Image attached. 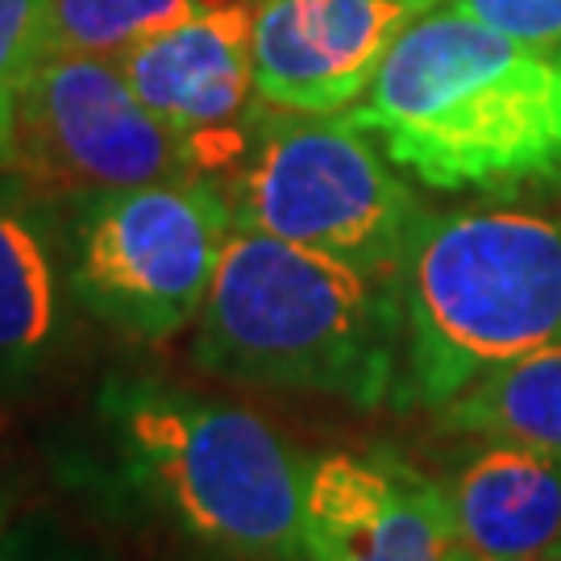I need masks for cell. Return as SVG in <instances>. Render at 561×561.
Listing matches in <instances>:
<instances>
[{
	"instance_id": "cell-1",
	"label": "cell",
	"mask_w": 561,
	"mask_h": 561,
	"mask_svg": "<svg viewBox=\"0 0 561 561\" xmlns=\"http://www.w3.org/2000/svg\"><path fill=\"white\" fill-rule=\"evenodd\" d=\"M341 117L437 192L561 187V46H533L437 4L403 30Z\"/></svg>"
},
{
	"instance_id": "cell-2",
	"label": "cell",
	"mask_w": 561,
	"mask_h": 561,
	"mask_svg": "<svg viewBox=\"0 0 561 561\" xmlns=\"http://www.w3.org/2000/svg\"><path fill=\"white\" fill-rule=\"evenodd\" d=\"M192 354L204 370L245 387L333 396L362 412L396 403L400 279L366 275L259 229H233Z\"/></svg>"
},
{
	"instance_id": "cell-3",
	"label": "cell",
	"mask_w": 561,
	"mask_h": 561,
	"mask_svg": "<svg viewBox=\"0 0 561 561\" xmlns=\"http://www.w3.org/2000/svg\"><path fill=\"white\" fill-rule=\"evenodd\" d=\"M101 421L121 482L208 553L304 561L308 461L238 403L162 379H113Z\"/></svg>"
},
{
	"instance_id": "cell-4",
	"label": "cell",
	"mask_w": 561,
	"mask_h": 561,
	"mask_svg": "<svg viewBox=\"0 0 561 561\" xmlns=\"http://www.w3.org/2000/svg\"><path fill=\"white\" fill-rule=\"evenodd\" d=\"M396 408L437 412L486 370L561 341V217L424 213L400 271Z\"/></svg>"
},
{
	"instance_id": "cell-5",
	"label": "cell",
	"mask_w": 561,
	"mask_h": 561,
	"mask_svg": "<svg viewBox=\"0 0 561 561\" xmlns=\"http://www.w3.org/2000/svg\"><path fill=\"white\" fill-rule=\"evenodd\" d=\"M225 196L233 229L296 241L379 279H400L428 213L379 141L341 113H287L262 101Z\"/></svg>"
},
{
	"instance_id": "cell-6",
	"label": "cell",
	"mask_w": 561,
	"mask_h": 561,
	"mask_svg": "<svg viewBox=\"0 0 561 561\" xmlns=\"http://www.w3.org/2000/svg\"><path fill=\"white\" fill-rule=\"evenodd\" d=\"M67 204L62 238L76 308L134 341H167L201 321L233 233L225 180L141 183Z\"/></svg>"
},
{
	"instance_id": "cell-7",
	"label": "cell",
	"mask_w": 561,
	"mask_h": 561,
	"mask_svg": "<svg viewBox=\"0 0 561 561\" xmlns=\"http://www.w3.org/2000/svg\"><path fill=\"white\" fill-rule=\"evenodd\" d=\"M13 175L76 201L204 171L196 146L138 101L117 59L46 50L21 101Z\"/></svg>"
},
{
	"instance_id": "cell-8",
	"label": "cell",
	"mask_w": 561,
	"mask_h": 561,
	"mask_svg": "<svg viewBox=\"0 0 561 561\" xmlns=\"http://www.w3.org/2000/svg\"><path fill=\"white\" fill-rule=\"evenodd\" d=\"M138 101L196 146L204 175H229L250 146L254 92V0L159 30L117 55Z\"/></svg>"
},
{
	"instance_id": "cell-9",
	"label": "cell",
	"mask_w": 561,
	"mask_h": 561,
	"mask_svg": "<svg viewBox=\"0 0 561 561\" xmlns=\"http://www.w3.org/2000/svg\"><path fill=\"white\" fill-rule=\"evenodd\" d=\"M445 0H254V92L287 113H345L400 34Z\"/></svg>"
},
{
	"instance_id": "cell-10",
	"label": "cell",
	"mask_w": 561,
	"mask_h": 561,
	"mask_svg": "<svg viewBox=\"0 0 561 561\" xmlns=\"http://www.w3.org/2000/svg\"><path fill=\"white\" fill-rule=\"evenodd\" d=\"M304 561H461L445 482L387 449L312 458Z\"/></svg>"
},
{
	"instance_id": "cell-11",
	"label": "cell",
	"mask_w": 561,
	"mask_h": 561,
	"mask_svg": "<svg viewBox=\"0 0 561 561\" xmlns=\"http://www.w3.org/2000/svg\"><path fill=\"white\" fill-rule=\"evenodd\" d=\"M55 196L0 171V382L18 387L55 358L67 333V238Z\"/></svg>"
},
{
	"instance_id": "cell-12",
	"label": "cell",
	"mask_w": 561,
	"mask_h": 561,
	"mask_svg": "<svg viewBox=\"0 0 561 561\" xmlns=\"http://www.w3.org/2000/svg\"><path fill=\"white\" fill-rule=\"evenodd\" d=\"M461 561H528L561 545V458L486 442L445 482Z\"/></svg>"
},
{
	"instance_id": "cell-13",
	"label": "cell",
	"mask_w": 561,
	"mask_h": 561,
	"mask_svg": "<svg viewBox=\"0 0 561 561\" xmlns=\"http://www.w3.org/2000/svg\"><path fill=\"white\" fill-rule=\"evenodd\" d=\"M445 433L561 458V341L486 370L437 408Z\"/></svg>"
},
{
	"instance_id": "cell-14",
	"label": "cell",
	"mask_w": 561,
	"mask_h": 561,
	"mask_svg": "<svg viewBox=\"0 0 561 561\" xmlns=\"http://www.w3.org/2000/svg\"><path fill=\"white\" fill-rule=\"evenodd\" d=\"M233 0H50V50L117 59L129 46Z\"/></svg>"
},
{
	"instance_id": "cell-15",
	"label": "cell",
	"mask_w": 561,
	"mask_h": 561,
	"mask_svg": "<svg viewBox=\"0 0 561 561\" xmlns=\"http://www.w3.org/2000/svg\"><path fill=\"white\" fill-rule=\"evenodd\" d=\"M50 50V0H0V171L18 162L25 88Z\"/></svg>"
},
{
	"instance_id": "cell-16",
	"label": "cell",
	"mask_w": 561,
	"mask_h": 561,
	"mask_svg": "<svg viewBox=\"0 0 561 561\" xmlns=\"http://www.w3.org/2000/svg\"><path fill=\"white\" fill-rule=\"evenodd\" d=\"M445 4L533 46H561V0H445Z\"/></svg>"
},
{
	"instance_id": "cell-17",
	"label": "cell",
	"mask_w": 561,
	"mask_h": 561,
	"mask_svg": "<svg viewBox=\"0 0 561 561\" xmlns=\"http://www.w3.org/2000/svg\"><path fill=\"white\" fill-rule=\"evenodd\" d=\"M0 561H101L88 545L67 537L59 524L30 516L0 533Z\"/></svg>"
},
{
	"instance_id": "cell-18",
	"label": "cell",
	"mask_w": 561,
	"mask_h": 561,
	"mask_svg": "<svg viewBox=\"0 0 561 561\" xmlns=\"http://www.w3.org/2000/svg\"><path fill=\"white\" fill-rule=\"evenodd\" d=\"M4 528H9V495L0 491V533H4Z\"/></svg>"
},
{
	"instance_id": "cell-19",
	"label": "cell",
	"mask_w": 561,
	"mask_h": 561,
	"mask_svg": "<svg viewBox=\"0 0 561 561\" xmlns=\"http://www.w3.org/2000/svg\"><path fill=\"white\" fill-rule=\"evenodd\" d=\"M528 561H561V545L558 549H549V553H541V558H528Z\"/></svg>"
},
{
	"instance_id": "cell-20",
	"label": "cell",
	"mask_w": 561,
	"mask_h": 561,
	"mask_svg": "<svg viewBox=\"0 0 561 561\" xmlns=\"http://www.w3.org/2000/svg\"><path fill=\"white\" fill-rule=\"evenodd\" d=\"M201 561H250V558H229V553H208V558Z\"/></svg>"
}]
</instances>
